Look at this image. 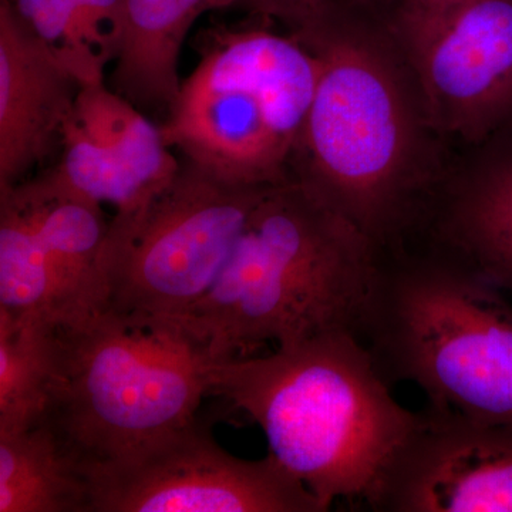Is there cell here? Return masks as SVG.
Returning <instances> with one entry per match:
<instances>
[{"mask_svg": "<svg viewBox=\"0 0 512 512\" xmlns=\"http://www.w3.org/2000/svg\"><path fill=\"white\" fill-rule=\"evenodd\" d=\"M289 28L319 64L292 178L352 222L376 251L390 247L419 200L414 161L424 110L409 63L390 26L377 28L335 0Z\"/></svg>", "mask_w": 512, "mask_h": 512, "instance_id": "obj_1", "label": "cell"}, {"mask_svg": "<svg viewBox=\"0 0 512 512\" xmlns=\"http://www.w3.org/2000/svg\"><path fill=\"white\" fill-rule=\"evenodd\" d=\"M210 394L264 431L269 454L328 511L366 503L417 421L355 333L328 330L265 357L212 362Z\"/></svg>", "mask_w": 512, "mask_h": 512, "instance_id": "obj_2", "label": "cell"}, {"mask_svg": "<svg viewBox=\"0 0 512 512\" xmlns=\"http://www.w3.org/2000/svg\"><path fill=\"white\" fill-rule=\"evenodd\" d=\"M376 264L369 239L301 181L256 205L208 295L177 318L214 362L328 330L356 332Z\"/></svg>", "mask_w": 512, "mask_h": 512, "instance_id": "obj_3", "label": "cell"}, {"mask_svg": "<svg viewBox=\"0 0 512 512\" xmlns=\"http://www.w3.org/2000/svg\"><path fill=\"white\" fill-rule=\"evenodd\" d=\"M356 336L387 383L427 406L512 424V305L504 292L436 252H376Z\"/></svg>", "mask_w": 512, "mask_h": 512, "instance_id": "obj_4", "label": "cell"}, {"mask_svg": "<svg viewBox=\"0 0 512 512\" xmlns=\"http://www.w3.org/2000/svg\"><path fill=\"white\" fill-rule=\"evenodd\" d=\"M57 330L59 359L40 421L87 478L197 420L214 360L180 320L107 309Z\"/></svg>", "mask_w": 512, "mask_h": 512, "instance_id": "obj_5", "label": "cell"}, {"mask_svg": "<svg viewBox=\"0 0 512 512\" xmlns=\"http://www.w3.org/2000/svg\"><path fill=\"white\" fill-rule=\"evenodd\" d=\"M318 74V60L292 35L222 30L181 84L161 136L227 183H285Z\"/></svg>", "mask_w": 512, "mask_h": 512, "instance_id": "obj_6", "label": "cell"}, {"mask_svg": "<svg viewBox=\"0 0 512 512\" xmlns=\"http://www.w3.org/2000/svg\"><path fill=\"white\" fill-rule=\"evenodd\" d=\"M271 187L227 183L183 158L173 181L146 207L111 215L109 309L144 318L191 312L217 284Z\"/></svg>", "mask_w": 512, "mask_h": 512, "instance_id": "obj_7", "label": "cell"}, {"mask_svg": "<svg viewBox=\"0 0 512 512\" xmlns=\"http://www.w3.org/2000/svg\"><path fill=\"white\" fill-rule=\"evenodd\" d=\"M110 220L45 173L0 188V313L67 329L106 312Z\"/></svg>", "mask_w": 512, "mask_h": 512, "instance_id": "obj_8", "label": "cell"}, {"mask_svg": "<svg viewBox=\"0 0 512 512\" xmlns=\"http://www.w3.org/2000/svg\"><path fill=\"white\" fill-rule=\"evenodd\" d=\"M392 28L427 124L477 141L512 120V0L427 8L410 0Z\"/></svg>", "mask_w": 512, "mask_h": 512, "instance_id": "obj_9", "label": "cell"}, {"mask_svg": "<svg viewBox=\"0 0 512 512\" xmlns=\"http://www.w3.org/2000/svg\"><path fill=\"white\" fill-rule=\"evenodd\" d=\"M89 481L90 512H323L271 454L232 456L198 420Z\"/></svg>", "mask_w": 512, "mask_h": 512, "instance_id": "obj_10", "label": "cell"}, {"mask_svg": "<svg viewBox=\"0 0 512 512\" xmlns=\"http://www.w3.org/2000/svg\"><path fill=\"white\" fill-rule=\"evenodd\" d=\"M365 504L380 512H512V424L424 407Z\"/></svg>", "mask_w": 512, "mask_h": 512, "instance_id": "obj_11", "label": "cell"}, {"mask_svg": "<svg viewBox=\"0 0 512 512\" xmlns=\"http://www.w3.org/2000/svg\"><path fill=\"white\" fill-rule=\"evenodd\" d=\"M46 177L113 215L136 214L173 181L181 161L136 104L103 82L83 84Z\"/></svg>", "mask_w": 512, "mask_h": 512, "instance_id": "obj_12", "label": "cell"}, {"mask_svg": "<svg viewBox=\"0 0 512 512\" xmlns=\"http://www.w3.org/2000/svg\"><path fill=\"white\" fill-rule=\"evenodd\" d=\"M82 83L0 0V188L28 180L60 147Z\"/></svg>", "mask_w": 512, "mask_h": 512, "instance_id": "obj_13", "label": "cell"}, {"mask_svg": "<svg viewBox=\"0 0 512 512\" xmlns=\"http://www.w3.org/2000/svg\"><path fill=\"white\" fill-rule=\"evenodd\" d=\"M430 222L431 252L512 293V160L480 165L448 185Z\"/></svg>", "mask_w": 512, "mask_h": 512, "instance_id": "obj_14", "label": "cell"}, {"mask_svg": "<svg viewBox=\"0 0 512 512\" xmlns=\"http://www.w3.org/2000/svg\"><path fill=\"white\" fill-rule=\"evenodd\" d=\"M242 0H126L123 40L113 73L114 92L136 106L167 107L181 90V47L195 20Z\"/></svg>", "mask_w": 512, "mask_h": 512, "instance_id": "obj_15", "label": "cell"}, {"mask_svg": "<svg viewBox=\"0 0 512 512\" xmlns=\"http://www.w3.org/2000/svg\"><path fill=\"white\" fill-rule=\"evenodd\" d=\"M90 504L89 478L45 423L0 433V512H90Z\"/></svg>", "mask_w": 512, "mask_h": 512, "instance_id": "obj_16", "label": "cell"}, {"mask_svg": "<svg viewBox=\"0 0 512 512\" xmlns=\"http://www.w3.org/2000/svg\"><path fill=\"white\" fill-rule=\"evenodd\" d=\"M80 83L103 82L120 52L126 0H8Z\"/></svg>", "mask_w": 512, "mask_h": 512, "instance_id": "obj_17", "label": "cell"}, {"mask_svg": "<svg viewBox=\"0 0 512 512\" xmlns=\"http://www.w3.org/2000/svg\"><path fill=\"white\" fill-rule=\"evenodd\" d=\"M59 359V330L0 313V433L45 416Z\"/></svg>", "mask_w": 512, "mask_h": 512, "instance_id": "obj_18", "label": "cell"}, {"mask_svg": "<svg viewBox=\"0 0 512 512\" xmlns=\"http://www.w3.org/2000/svg\"><path fill=\"white\" fill-rule=\"evenodd\" d=\"M330 0H242L244 5L265 18L282 20L291 26Z\"/></svg>", "mask_w": 512, "mask_h": 512, "instance_id": "obj_19", "label": "cell"}, {"mask_svg": "<svg viewBox=\"0 0 512 512\" xmlns=\"http://www.w3.org/2000/svg\"><path fill=\"white\" fill-rule=\"evenodd\" d=\"M413 2L427 6V8H444V6L457 5V3L467 2V0H413Z\"/></svg>", "mask_w": 512, "mask_h": 512, "instance_id": "obj_20", "label": "cell"}]
</instances>
